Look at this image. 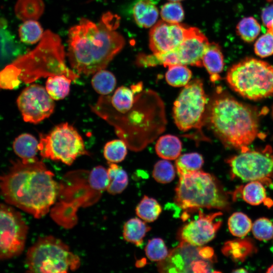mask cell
<instances>
[{
    "label": "cell",
    "mask_w": 273,
    "mask_h": 273,
    "mask_svg": "<svg viewBox=\"0 0 273 273\" xmlns=\"http://www.w3.org/2000/svg\"><path fill=\"white\" fill-rule=\"evenodd\" d=\"M119 20L108 12L98 23L83 18L69 29L67 56L75 72L88 76L105 69L123 49L124 38L116 30Z\"/></svg>",
    "instance_id": "6da1fadb"
},
{
    "label": "cell",
    "mask_w": 273,
    "mask_h": 273,
    "mask_svg": "<svg viewBox=\"0 0 273 273\" xmlns=\"http://www.w3.org/2000/svg\"><path fill=\"white\" fill-rule=\"evenodd\" d=\"M54 177V173L37 158L22 159L0 175L1 193L7 203L39 218L56 200L59 187Z\"/></svg>",
    "instance_id": "7a4b0ae2"
},
{
    "label": "cell",
    "mask_w": 273,
    "mask_h": 273,
    "mask_svg": "<svg viewBox=\"0 0 273 273\" xmlns=\"http://www.w3.org/2000/svg\"><path fill=\"white\" fill-rule=\"evenodd\" d=\"M205 124L225 146L246 149L257 137L258 113L217 87L207 106Z\"/></svg>",
    "instance_id": "3957f363"
},
{
    "label": "cell",
    "mask_w": 273,
    "mask_h": 273,
    "mask_svg": "<svg viewBox=\"0 0 273 273\" xmlns=\"http://www.w3.org/2000/svg\"><path fill=\"white\" fill-rule=\"evenodd\" d=\"M20 71L19 79L33 82L41 77L63 74L74 81L79 74L65 63V51L59 36L46 30L36 48L12 63Z\"/></svg>",
    "instance_id": "277c9868"
},
{
    "label": "cell",
    "mask_w": 273,
    "mask_h": 273,
    "mask_svg": "<svg viewBox=\"0 0 273 273\" xmlns=\"http://www.w3.org/2000/svg\"><path fill=\"white\" fill-rule=\"evenodd\" d=\"M179 177L174 201L181 208L230 209L231 193L211 174L199 170Z\"/></svg>",
    "instance_id": "5b68a950"
},
{
    "label": "cell",
    "mask_w": 273,
    "mask_h": 273,
    "mask_svg": "<svg viewBox=\"0 0 273 273\" xmlns=\"http://www.w3.org/2000/svg\"><path fill=\"white\" fill-rule=\"evenodd\" d=\"M226 81L230 87L244 98L257 101L273 95V66L248 57L228 70Z\"/></svg>",
    "instance_id": "8992f818"
},
{
    "label": "cell",
    "mask_w": 273,
    "mask_h": 273,
    "mask_svg": "<svg viewBox=\"0 0 273 273\" xmlns=\"http://www.w3.org/2000/svg\"><path fill=\"white\" fill-rule=\"evenodd\" d=\"M26 263L31 272L63 273L77 269L80 261L62 241L46 236L39 238L29 249Z\"/></svg>",
    "instance_id": "52a82bcc"
},
{
    "label": "cell",
    "mask_w": 273,
    "mask_h": 273,
    "mask_svg": "<svg viewBox=\"0 0 273 273\" xmlns=\"http://www.w3.org/2000/svg\"><path fill=\"white\" fill-rule=\"evenodd\" d=\"M209 100L201 79L195 78L185 85L173 107V118L178 129L185 132L196 129L201 132Z\"/></svg>",
    "instance_id": "ba28073f"
},
{
    "label": "cell",
    "mask_w": 273,
    "mask_h": 273,
    "mask_svg": "<svg viewBox=\"0 0 273 273\" xmlns=\"http://www.w3.org/2000/svg\"><path fill=\"white\" fill-rule=\"evenodd\" d=\"M38 151L43 158L71 165L81 155H88L77 130L68 123L55 126L47 134L40 133Z\"/></svg>",
    "instance_id": "9c48e42d"
},
{
    "label": "cell",
    "mask_w": 273,
    "mask_h": 273,
    "mask_svg": "<svg viewBox=\"0 0 273 273\" xmlns=\"http://www.w3.org/2000/svg\"><path fill=\"white\" fill-rule=\"evenodd\" d=\"M232 178L244 181H258L270 186L273 180V152L271 148L251 150L248 148L226 160Z\"/></svg>",
    "instance_id": "30bf717a"
},
{
    "label": "cell",
    "mask_w": 273,
    "mask_h": 273,
    "mask_svg": "<svg viewBox=\"0 0 273 273\" xmlns=\"http://www.w3.org/2000/svg\"><path fill=\"white\" fill-rule=\"evenodd\" d=\"M216 261L213 250L181 241L164 260L159 261L158 268L164 272H212Z\"/></svg>",
    "instance_id": "8fae6325"
},
{
    "label": "cell",
    "mask_w": 273,
    "mask_h": 273,
    "mask_svg": "<svg viewBox=\"0 0 273 273\" xmlns=\"http://www.w3.org/2000/svg\"><path fill=\"white\" fill-rule=\"evenodd\" d=\"M28 229L19 212L0 203V260L13 258L22 252Z\"/></svg>",
    "instance_id": "7c38bea8"
},
{
    "label": "cell",
    "mask_w": 273,
    "mask_h": 273,
    "mask_svg": "<svg viewBox=\"0 0 273 273\" xmlns=\"http://www.w3.org/2000/svg\"><path fill=\"white\" fill-rule=\"evenodd\" d=\"M23 120L36 124L49 117L55 109L54 100L46 88L37 84H32L25 88L17 101Z\"/></svg>",
    "instance_id": "4fadbf2b"
},
{
    "label": "cell",
    "mask_w": 273,
    "mask_h": 273,
    "mask_svg": "<svg viewBox=\"0 0 273 273\" xmlns=\"http://www.w3.org/2000/svg\"><path fill=\"white\" fill-rule=\"evenodd\" d=\"M222 214L220 212L206 214L200 211L197 218L181 229V241L197 246L207 243L215 237L221 225V220L218 217Z\"/></svg>",
    "instance_id": "5bb4252c"
},
{
    "label": "cell",
    "mask_w": 273,
    "mask_h": 273,
    "mask_svg": "<svg viewBox=\"0 0 273 273\" xmlns=\"http://www.w3.org/2000/svg\"><path fill=\"white\" fill-rule=\"evenodd\" d=\"M188 27L179 23L157 22L149 33V47L154 54H160L177 48L185 38Z\"/></svg>",
    "instance_id": "9a60e30c"
},
{
    "label": "cell",
    "mask_w": 273,
    "mask_h": 273,
    "mask_svg": "<svg viewBox=\"0 0 273 273\" xmlns=\"http://www.w3.org/2000/svg\"><path fill=\"white\" fill-rule=\"evenodd\" d=\"M209 43L199 29L188 27L185 39L175 49L180 64L202 67V58Z\"/></svg>",
    "instance_id": "2e32d148"
},
{
    "label": "cell",
    "mask_w": 273,
    "mask_h": 273,
    "mask_svg": "<svg viewBox=\"0 0 273 273\" xmlns=\"http://www.w3.org/2000/svg\"><path fill=\"white\" fill-rule=\"evenodd\" d=\"M231 194L232 200L241 198L251 205L263 204L269 208L273 205L272 200L267 196L264 185L258 181H248L246 185L237 188Z\"/></svg>",
    "instance_id": "e0dca14e"
},
{
    "label": "cell",
    "mask_w": 273,
    "mask_h": 273,
    "mask_svg": "<svg viewBox=\"0 0 273 273\" xmlns=\"http://www.w3.org/2000/svg\"><path fill=\"white\" fill-rule=\"evenodd\" d=\"M20 47L14 36L0 23V70L12 64L20 55Z\"/></svg>",
    "instance_id": "ac0fdd59"
},
{
    "label": "cell",
    "mask_w": 273,
    "mask_h": 273,
    "mask_svg": "<svg viewBox=\"0 0 273 273\" xmlns=\"http://www.w3.org/2000/svg\"><path fill=\"white\" fill-rule=\"evenodd\" d=\"M202 65L208 72L212 83L220 79L219 74L224 67V57L218 43H209L202 58Z\"/></svg>",
    "instance_id": "d6986e66"
},
{
    "label": "cell",
    "mask_w": 273,
    "mask_h": 273,
    "mask_svg": "<svg viewBox=\"0 0 273 273\" xmlns=\"http://www.w3.org/2000/svg\"><path fill=\"white\" fill-rule=\"evenodd\" d=\"M158 14L155 0H138L132 8L134 21L142 27L148 28L154 25Z\"/></svg>",
    "instance_id": "ffe728a7"
},
{
    "label": "cell",
    "mask_w": 273,
    "mask_h": 273,
    "mask_svg": "<svg viewBox=\"0 0 273 273\" xmlns=\"http://www.w3.org/2000/svg\"><path fill=\"white\" fill-rule=\"evenodd\" d=\"M182 149L181 142L176 136L166 134L160 136L155 145L157 154L165 160L176 159Z\"/></svg>",
    "instance_id": "44dd1931"
},
{
    "label": "cell",
    "mask_w": 273,
    "mask_h": 273,
    "mask_svg": "<svg viewBox=\"0 0 273 273\" xmlns=\"http://www.w3.org/2000/svg\"><path fill=\"white\" fill-rule=\"evenodd\" d=\"M37 139L29 133H23L17 137L13 143V149L22 160H31L36 158L38 151Z\"/></svg>",
    "instance_id": "7402d4cb"
},
{
    "label": "cell",
    "mask_w": 273,
    "mask_h": 273,
    "mask_svg": "<svg viewBox=\"0 0 273 273\" xmlns=\"http://www.w3.org/2000/svg\"><path fill=\"white\" fill-rule=\"evenodd\" d=\"M44 8L42 0H18L15 6V13L21 20H36L42 14Z\"/></svg>",
    "instance_id": "603a6c76"
},
{
    "label": "cell",
    "mask_w": 273,
    "mask_h": 273,
    "mask_svg": "<svg viewBox=\"0 0 273 273\" xmlns=\"http://www.w3.org/2000/svg\"><path fill=\"white\" fill-rule=\"evenodd\" d=\"M150 230L151 228L141 219L131 218L123 226V238L128 242L140 246L143 242L144 238Z\"/></svg>",
    "instance_id": "cb8c5ba5"
},
{
    "label": "cell",
    "mask_w": 273,
    "mask_h": 273,
    "mask_svg": "<svg viewBox=\"0 0 273 273\" xmlns=\"http://www.w3.org/2000/svg\"><path fill=\"white\" fill-rule=\"evenodd\" d=\"M72 81L63 74L49 76L46 81V89L54 100H62L68 95Z\"/></svg>",
    "instance_id": "d4e9b609"
},
{
    "label": "cell",
    "mask_w": 273,
    "mask_h": 273,
    "mask_svg": "<svg viewBox=\"0 0 273 273\" xmlns=\"http://www.w3.org/2000/svg\"><path fill=\"white\" fill-rule=\"evenodd\" d=\"M108 163L107 172L109 184L106 190L112 195L120 194L128 185V175L121 167L115 163Z\"/></svg>",
    "instance_id": "484cf974"
},
{
    "label": "cell",
    "mask_w": 273,
    "mask_h": 273,
    "mask_svg": "<svg viewBox=\"0 0 273 273\" xmlns=\"http://www.w3.org/2000/svg\"><path fill=\"white\" fill-rule=\"evenodd\" d=\"M91 83L97 93L101 96H107L114 89L116 79L112 72L103 69L94 74Z\"/></svg>",
    "instance_id": "4316f807"
},
{
    "label": "cell",
    "mask_w": 273,
    "mask_h": 273,
    "mask_svg": "<svg viewBox=\"0 0 273 273\" xmlns=\"http://www.w3.org/2000/svg\"><path fill=\"white\" fill-rule=\"evenodd\" d=\"M261 26L258 21L253 17L242 19L236 26L237 35L245 42L254 41L260 34Z\"/></svg>",
    "instance_id": "83f0119b"
},
{
    "label": "cell",
    "mask_w": 273,
    "mask_h": 273,
    "mask_svg": "<svg viewBox=\"0 0 273 273\" xmlns=\"http://www.w3.org/2000/svg\"><path fill=\"white\" fill-rule=\"evenodd\" d=\"M228 225L233 236L242 238L251 231L252 222L246 214L242 212H235L229 218Z\"/></svg>",
    "instance_id": "f1b7e54d"
},
{
    "label": "cell",
    "mask_w": 273,
    "mask_h": 273,
    "mask_svg": "<svg viewBox=\"0 0 273 273\" xmlns=\"http://www.w3.org/2000/svg\"><path fill=\"white\" fill-rule=\"evenodd\" d=\"M204 163L202 156L198 153H190L179 156L175 161L179 175L200 170Z\"/></svg>",
    "instance_id": "f546056e"
},
{
    "label": "cell",
    "mask_w": 273,
    "mask_h": 273,
    "mask_svg": "<svg viewBox=\"0 0 273 273\" xmlns=\"http://www.w3.org/2000/svg\"><path fill=\"white\" fill-rule=\"evenodd\" d=\"M192 76L191 70L182 64L169 66L165 74L167 82L174 87L185 86L190 81Z\"/></svg>",
    "instance_id": "4dcf8cb0"
},
{
    "label": "cell",
    "mask_w": 273,
    "mask_h": 273,
    "mask_svg": "<svg viewBox=\"0 0 273 273\" xmlns=\"http://www.w3.org/2000/svg\"><path fill=\"white\" fill-rule=\"evenodd\" d=\"M19 35L22 42L32 44L39 41L44 32L40 24L35 20H28L19 28Z\"/></svg>",
    "instance_id": "1f68e13d"
},
{
    "label": "cell",
    "mask_w": 273,
    "mask_h": 273,
    "mask_svg": "<svg viewBox=\"0 0 273 273\" xmlns=\"http://www.w3.org/2000/svg\"><path fill=\"white\" fill-rule=\"evenodd\" d=\"M161 207L154 198L145 196L136 207V215L147 222L155 220L161 212Z\"/></svg>",
    "instance_id": "d6a6232c"
},
{
    "label": "cell",
    "mask_w": 273,
    "mask_h": 273,
    "mask_svg": "<svg viewBox=\"0 0 273 273\" xmlns=\"http://www.w3.org/2000/svg\"><path fill=\"white\" fill-rule=\"evenodd\" d=\"M127 147L126 143L121 139L109 141L104 147V156L108 163L120 162L126 156Z\"/></svg>",
    "instance_id": "836d02e7"
},
{
    "label": "cell",
    "mask_w": 273,
    "mask_h": 273,
    "mask_svg": "<svg viewBox=\"0 0 273 273\" xmlns=\"http://www.w3.org/2000/svg\"><path fill=\"white\" fill-rule=\"evenodd\" d=\"M152 175L158 183L167 184L174 179L175 170L171 163L164 159L158 161L155 164Z\"/></svg>",
    "instance_id": "e575fe53"
},
{
    "label": "cell",
    "mask_w": 273,
    "mask_h": 273,
    "mask_svg": "<svg viewBox=\"0 0 273 273\" xmlns=\"http://www.w3.org/2000/svg\"><path fill=\"white\" fill-rule=\"evenodd\" d=\"M163 21L169 23H179L184 18V11L178 2H171L164 5L160 11Z\"/></svg>",
    "instance_id": "d590c367"
},
{
    "label": "cell",
    "mask_w": 273,
    "mask_h": 273,
    "mask_svg": "<svg viewBox=\"0 0 273 273\" xmlns=\"http://www.w3.org/2000/svg\"><path fill=\"white\" fill-rule=\"evenodd\" d=\"M251 231L258 240L269 241L273 238V223L267 218H259L252 223Z\"/></svg>",
    "instance_id": "8d00e7d4"
},
{
    "label": "cell",
    "mask_w": 273,
    "mask_h": 273,
    "mask_svg": "<svg viewBox=\"0 0 273 273\" xmlns=\"http://www.w3.org/2000/svg\"><path fill=\"white\" fill-rule=\"evenodd\" d=\"M20 70L12 63L0 70V87L13 89L20 83Z\"/></svg>",
    "instance_id": "74e56055"
},
{
    "label": "cell",
    "mask_w": 273,
    "mask_h": 273,
    "mask_svg": "<svg viewBox=\"0 0 273 273\" xmlns=\"http://www.w3.org/2000/svg\"><path fill=\"white\" fill-rule=\"evenodd\" d=\"M148 258L154 261H161L168 256L169 252L163 241L160 238L150 240L145 248Z\"/></svg>",
    "instance_id": "f35d334b"
},
{
    "label": "cell",
    "mask_w": 273,
    "mask_h": 273,
    "mask_svg": "<svg viewBox=\"0 0 273 273\" xmlns=\"http://www.w3.org/2000/svg\"><path fill=\"white\" fill-rule=\"evenodd\" d=\"M88 180L92 188L97 191L106 190L109 184L107 169L102 166L95 167L89 173Z\"/></svg>",
    "instance_id": "ab89813d"
},
{
    "label": "cell",
    "mask_w": 273,
    "mask_h": 273,
    "mask_svg": "<svg viewBox=\"0 0 273 273\" xmlns=\"http://www.w3.org/2000/svg\"><path fill=\"white\" fill-rule=\"evenodd\" d=\"M254 51L258 57L263 58L273 55V35L266 32L260 36L254 45Z\"/></svg>",
    "instance_id": "60d3db41"
},
{
    "label": "cell",
    "mask_w": 273,
    "mask_h": 273,
    "mask_svg": "<svg viewBox=\"0 0 273 273\" xmlns=\"http://www.w3.org/2000/svg\"><path fill=\"white\" fill-rule=\"evenodd\" d=\"M136 64L140 67H154L160 65L156 55L140 54L136 58Z\"/></svg>",
    "instance_id": "b9f144b4"
},
{
    "label": "cell",
    "mask_w": 273,
    "mask_h": 273,
    "mask_svg": "<svg viewBox=\"0 0 273 273\" xmlns=\"http://www.w3.org/2000/svg\"><path fill=\"white\" fill-rule=\"evenodd\" d=\"M261 18L263 25L273 19V3L270 6L264 8L261 14Z\"/></svg>",
    "instance_id": "7bdbcfd3"
},
{
    "label": "cell",
    "mask_w": 273,
    "mask_h": 273,
    "mask_svg": "<svg viewBox=\"0 0 273 273\" xmlns=\"http://www.w3.org/2000/svg\"><path fill=\"white\" fill-rule=\"evenodd\" d=\"M265 26L266 28V32L273 35V19L268 22Z\"/></svg>",
    "instance_id": "ee69618b"
},
{
    "label": "cell",
    "mask_w": 273,
    "mask_h": 273,
    "mask_svg": "<svg viewBox=\"0 0 273 273\" xmlns=\"http://www.w3.org/2000/svg\"><path fill=\"white\" fill-rule=\"evenodd\" d=\"M266 272H268V273H271V272H273V264H272L271 265H270L268 268H267V270L266 271Z\"/></svg>",
    "instance_id": "f6af8a7d"
},
{
    "label": "cell",
    "mask_w": 273,
    "mask_h": 273,
    "mask_svg": "<svg viewBox=\"0 0 273 273\" xmlns=\"http://www.w3.org/2000/svg\"><path fill=\"white\" fill-rule=\"evenodd\" d=\"M234 272H247V271H246L245 269H243V268H241V269H239V270H234Z\"/></svg>",
    "instance_id": "bcb514c9"
},
{
    "label": "cell",
    "mask_w": 273,
    "mask_h": 273,
    "mask_svg": "<svg viewBox=\"0 0 273 273\" xmlns=\"http://www.w3.org/2000/svg\"><path fill=\"white\" fill-rule=\"evenodd\" d=\"M171 2H179V1H182V0H169Z\"/></svg>",
    "instance_id": "7dc6e473"
},
{
    "label": "cell",
    "mask_w": 273,
    "mask_h": 273,
    "mask_svg": "<svg viewBox=\"0 0 273 273\" xmlns=\"http://www.w3.org/2000/svg\"><path fill=\"white\" fill-rule=\"evenodd\" d=\"M266 1L269 3H273V0H266Z\"/></svg>",
    "instance_id": "c3c4849f"
}]
</instances>
